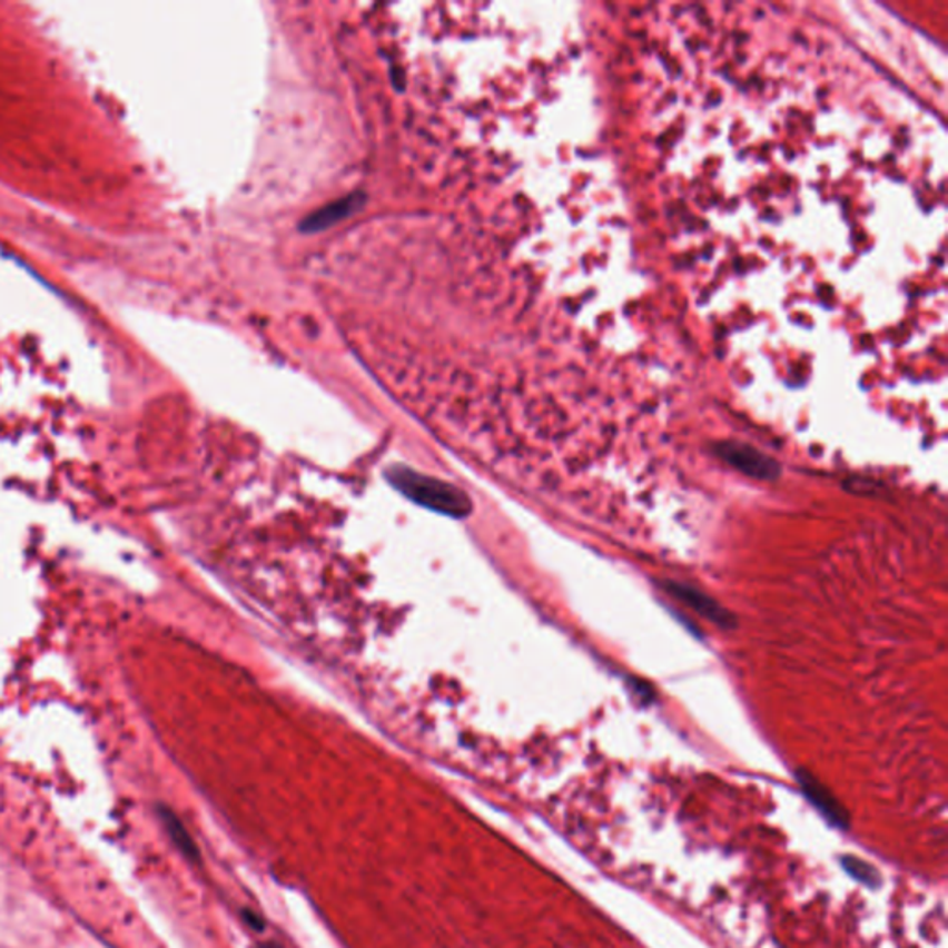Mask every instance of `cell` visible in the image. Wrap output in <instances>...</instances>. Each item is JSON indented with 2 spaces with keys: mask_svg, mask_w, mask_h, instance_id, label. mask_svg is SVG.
<instances>
[{
  "mask_svg": "<svg viewBox=\"0 0 948 948\" xmlns=\"http://www.w3.org/2000/svg\"><path fill=\"white\" fill-rule=\"evenodd\" d=\"M715 454L750 478L769 482L780 474V465L777 464V460L769 458L767 454L761 453L758 448L750 447V445H744V443H717Z\"/></svg>",
  "mask_w": 948,
  "mask_h": 948,
  "instance_id": "cell-1",
  "label": "cell"
},
{
  "mask_svg": "<svg viewBox=\"0 0 948 948\" xmlns=\"http://www.w3.org/2000/svg\"><path fill=\"white\" fill-rule=\"evenodd\" d=\"M662 587L668 591V593H671L674 599H679V601L690 608V610L699 613L702 619H707L710 623L717 624L719 629L730 630L735 626V618H733L732 613L728 612L727 608H722L715 599H711L710 595H707V593L699 590V587H693V585L690 584H682V582H673V580L663 582Z\"/></svg>",
  "mask_w": 948,
  "mask_h": 948,
  "instance_id": "cell-2",
  "label": "cell"
},
{
  "mask_svg": "<svg viewBox=\"0 0 948 948\" xmlns=\"http://www.w3.org/2000/svg\"><path fill=\"white\" fill-rule=\"evenodd\" d=\"M800 783H802V788H804L806 794L810 797L811 802L819 808V810L824 813V816L830 817L833 822H838V824H843V810L839 808L838 802L833 800L832 794L828 793L827 789L822 788L821 783L817 782L816 778L808 777L804 772H800Z\"/></svg>",
  "mask_w": 948,
  "mask_h": 948,
  "instance_id": "cell-3",
  "label": "cell"
},
{
  "mask_svg": "<svg viewBox=\"0 0 948 948\" xmlns=\"http://www.w3.org/2000/svg\"><path fill=\"white\" fill-rule=\"evenodd\" d=\"M160 816L172 843L177 845L178 849L182 850V855L188 856L189 860H199V850L195 847L194 839H191L180 819L169 810H161Z\"/></svg>",
  "mask_w": 948,
  "mask_h": 948,
  "instance_id": "cell-4",
  "label": "cell"
},
{
  "mask_svg": "<svg viewBox=\"0 0 948 948\" xmlns=\"http://www.w3.org/2000/svg\"><path fill=\"white\" fill-rule=\"evenodd\" d=\"M243 917H245V922H247V925H250L254 930H264V921H261V917L256 916V914H253V911L248 910L243 914Z\"/></svg>",
  "mask_w": 948,
  "mask_h": 948,
  "instance_id": "cell-5",
  "label": "cell"
},
{
  "mask_svg": "<svg viewBox=\"0 0 948 948\" xmlns=\"http://www.w3.org/2000/svg\"><path fill=\"white\" fill-rule=\"evenodd\" d=\"M254 948H282V947H280V945H276V944H259V945H256V947H254Z\"/></svg>",
  "mask_w": 948,
  "mask_h": 948,
  "instance_id": "cell-6",
  "label": "cell"
}]
</instances>
